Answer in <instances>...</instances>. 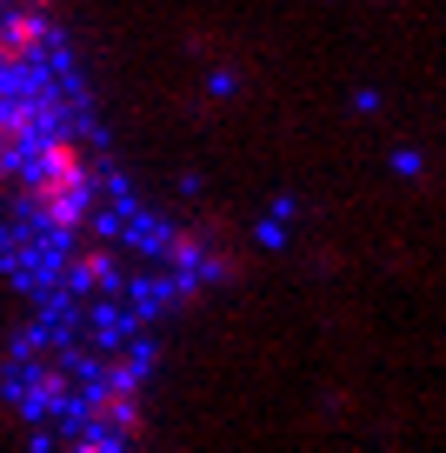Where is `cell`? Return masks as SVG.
Here are the masks:
<instances>
[{
	"label": "cell",
	"instance_id": "1",
	"mask_svg": "<svg viewBox=\"0 0 446 453\" xmlns=\"http://www.w3.org/2000/svg\"><path fill=\"white\" fill-rule=\"evenodd\" d=\"M27 167L34 173H60V180H81V187H107V160L94 154V141L87 134H73V127H47L41 141L27 147Z\"/></svg>",
	"mask_w": 446,
	"mask_h": 453
},
{
	"label": "cell",
	"instance_id": "5",
	"mask_svg": "<svg viewBox=\"0 0 446 453\" xmlns=\"http://www.w3.org/2000/svg\"><path fill=\"white\" fill-rule=\"evenodd\" d=\"M154 247H160V260H167V273H187V267H200V260H207L213 234H207V220H194V226H160Z\"/></svg>",
	"mask_w": 446,
	"mask_h": 453
},
{
	"label": "cell",
	"instance_id": "9",
	"mask_svg": "<svg viewBox=\"0 0 446 453\" xmlns=\"http://www.w3.org/2000/svg\"><path fill=\"white\" fill-rule=\"evenodd\" d=\"M0 100H7V94H0Z\"/></svg>",
	"mask_w": 446,
	"mask_h": 453
},
{
	"label": "cell",
	"instance_id": "3",
	"mask_svg": "<svg viewBox=\"0 0 446 453\" xmlns=\"http://www.w3.org/2000/svg\"><path fill=\"white\" fill-rule=\"evenodd\" d=\"M81 426H100L107 440H140L147 434V413H140V387H127V380H87V394H81Z\"/></svg>",
	"mask_w": 446,
	"mask_h": 453
},
{
	"label": "cell",
	"instance_id": "6",
	"mask_svg": "<svg viewBox=\"0 0 446 453\" xmlns=\"http://www.w3.org/2000/svg\"><path fill=\"white\" fill-rule=\"evenodd\" d=\"M27 73H34V60L7 41V27H0V81H27Z\"/></svg>",
	"mask_w": 446,
	"mask_h": 453
},
{
	"label": "cell",
	"instance_id": "2",
	"mask_svg": "<svg viewBox=\"0 0 446 453\" xmlns=\"http://www.w3.org/2000/svg\"><path fill=\"white\" fill-rule=\"evenodd\" d=\"M60 287H73V294H100V300L120 294L127 267H120V254H113L107 234H81V241L60 247Z\"/></svg>",
	"mask_w": 446,
	"mask_h": 453
},
{
	"label": "cell",
	"instance_id": "4",
	"mask_svg": "<svg viewBox=\"0 0 446 453\" xmlns=\"http://www.w3.org/2000/svg\"><path fill=\"white\" fill-rule=\"evenodd\" d=\"M73 380H87V373L81 367H73V360H34V367H27V394H20V400H27V413H47V407H73Z\"/></svg>",
	"mask_w": 446,
	"mask_h": 453
},
{
	"label": "cell",
	"instance_id": "7",
	"mask_svg": "<svg viewBox=\"0 0 446 453\" xmlns=\"http://www.w3.org/2000/svg\"><path fill=\"white\" fill-rule=\"evenodd\" d=\"M20 173H27V160L0 147V194H20Z\"/></svg>",
	"mask_w": 446,
	"mask_h": 453
},
{
	"label": "cell",
	"instance_id": "8",
	"mask_svg": "<svg viewBox=\"0 0 446 453\" xmlns=\"http://www.w3.org/2000/svg\"><path fill=\"white\" fill-rule=\"evenodd\" d=\"M20 7H41V14H54V20H60V0H20Z\"/></svg>",
	"mask_w": 446,
	"mask_h": 453
}]
</instances>
